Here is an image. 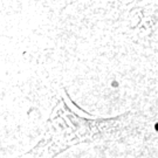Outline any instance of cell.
<instances>
[{
    "label": "cell",
    "mask_w": 158,
    "mask_h": 158,
    "mask_svg": "<svg viewBox=\"0 0 158 158\" xmlns=\"http://www.w3.org/2000/svg\"><path fill=\"white\" fill-rule=\"evenodd\" d=\"M116 127H118L117 118L79 116L60 100L32 152L39 158H54L74 144L88 143L109 135Z\"/></svg>",
    "instance_id": "obj_1"
}]
</instances>
